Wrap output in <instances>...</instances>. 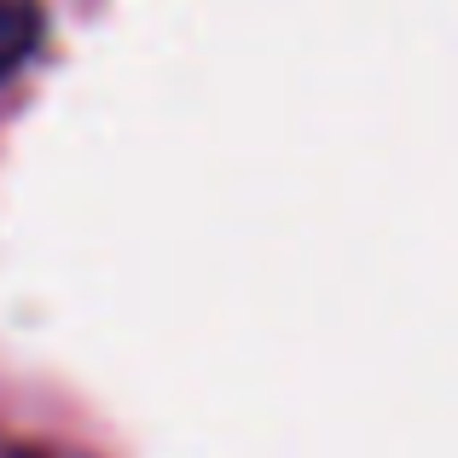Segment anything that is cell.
<instances>
[{
	"label": "cell",
	"instance_id": "2",
	"mask_svg": "<svg viewBox=\"0 0 458 458\" xmlns=\"http://www.w3.org/2000/svg\"><path fill=\"white\" fill-rule=\"evenodd\" d=\"M18 458H41V453H18Z\"/></svg>",
	"mask_w": 458,
	"mask_h": 458
},
{
	"label": "cell",
	"instance_id": "1",
	"mask_svg": "<svg viewBox=\"0 0 458 458\" xmlns=\"http://www.w3.org/2000/svg\"><path fill=\"white\" fill-rule=\"evenodd\" d=\"M35 47H41V12H35V0H0V81L18 76Z\"/></svg>",
	"mask_w": 458,
	"mask_h": 458
}]
</instances>
